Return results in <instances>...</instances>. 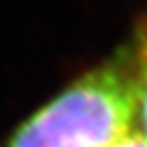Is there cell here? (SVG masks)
<instances>
[{
    "label": "cell",
    "instance_id": "1",
    "mask_svg": "<svg viewBox=\"0 0 147 147\" xmlns=\"http://www.w3.org/2000/svg\"><path fill=\"white\" fill-rule=\"evenodd\" d=\"M138 69L132 40L38 107L2 147H113L134 128Z\"/></svg>",
    "mask_w": 147,
    "mask_h": 147
},
{
    "label": "cell",
    "instance_id": "2",
    "mask_svg": "<svg viewBox=\"0 0 147 147\" xmlns=\"http://www.w3.org/2000/svg\"><path fill=\"white\" fill-rule=\"evenodd\" d=\"M138 48V44H136ZM140 52V69H138L136 80V120L134 128L147 140V54Z\"/></svg>",
    "mask_w": 147,
    "mask_h": 147
},
{
    "label": "cell",
    "instance_id": "3",
    "mask_svg": "<svg viewBox=\"0 0 147 147\" xmlns=\"http://www.w3.org/2000/svg\"><path fill=\"white\" fill-rule=\"evenodd\" d=\"M113 147H147V140L136 130V128H132V130L128 132V134H124Z\"/></svg>",
    "mask_w": 147,
    "mask_h": 147
},
{
    "label": "cell",
    "instance_id": "4",
    "mask_svg": "<svg viewBox=\"0 0 147 147\" xmlns=\"http://www.w3.org/2000/svg\"><path fill=\"white\" fill-rule=\"evenodd\" d=\"M134 42L138 44V48L142 50V52H145V54H147V23L143 25V29H142V31H140V33L136 34Z\"/></svg>",
    "mask_w": 147,
    "mask_h": 147
}]
</instances>
